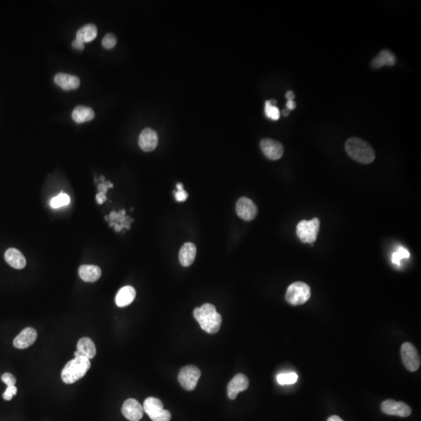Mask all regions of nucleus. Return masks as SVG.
<instances>
[{
	"label": "nucleus",
	"mask_w": 421,
	"mask_h": 421,
	"mask_svg": "<svg viewBox=\"0 0 421 421\" xmlns=\"http://www.w3.org/2000/svg\"><path fill=\"white\" fill-rule=\"evenodd\" d=\"M194 316L201 329L207 333L215 334L220 330L222 317L212 304H205L201 308H195Z\"/></svg>",
	"instance_id": "nucleus-1"
},
{
	"label": "nucleus",
	"mask_w": 421,
	"mask_h": 421,
	"mask_svg": "<svg viewBox=\"0 0 421 421\" xmlns=\"http://www.w3.org/2000/svg\"><path fill=\"white\" fill-rule=\"evenodd\" d=\"M346 151L353 160L362 164H370L375 159V152L371 145L358 137L348 139Z\"/></svg>",
	"instance_id": "nucleus-2"
},
{
	"label": "nucleus",
	"mask_w": 421,
	"mask_h": 421,
	"mask_svg": "<svg viewBox=\"0 0 421 421\" xmlns=\"http://www.w3.org/2000/svg\"><path fill=\"white\" fill-rule=\"evenodd\" d=\"M91 368V361L85 357H75L63 367L61 377L66 384H74L84 377Z\"/></svg>",
	"instance_id": "nucleus-3"
},
{
	"label": "nucleus",
	"mask_w": 421,
	"mask_h": 421,
	"mask_svg": "<svg viewBox=\"0 0 421 421\" xmlns=\"http://www.w3.org/2000/svg\"><path fill=\"white\" fill-rule=\"evenodd\" d=\"M311 297V288L306 283L297 282L287 289L286 301L294 306H299L308 302Z\"/></svg>",
	"instance_id": "nucleus-4"
},
{
	"label": "nucleus",
	"mask_w": 421,
	"mask_h": 421,
	"mask_svg": "<svg viewBox=\"0 0 421 421\" xmlns=\"http://www.w3.org/2000/svg\"><path fill=\"white\" fill-rule=\"evenodd\" d=\"M320 229V220L318 218L310 221L302 220L297 226V235L304 243H313L316 241Z\"/></svg>",
	"instance_id": "nucleus-5"
},
{
	"label": "nucleus",
	"mask_w": 421,
	"mask_h": 421,
	"mask_svg": "<svg viewBox=\"0 0 421 421\" xmlns=\"http://www.w3.org/2000/svg\"><path fill=\"white\" fill-rule=\"evenodd\" d=\"M144 410L153 421H170L172 415L170 411L164 409L163 402L155 397L145 399Z\"/></svg>",
	"instance_id": "nucleus-6"
},
{
	"label": "nucleus",
	"mask_w": 421,
	"mask_h": 421,
	"mask_svg": "<svg viewBox=\"0 0 421 421\" xmlns=\"http://www.w3.org/2000/svg\"><path fill=\"white\" fill-rule=\"evenodd\" d=\"M201 374L200 369L196 366H186L180 370L178 381L184 389L193 391L198 384Z\"/></svg>",
	"instance_id": "nucleus-7"
},
{
	"label": "nucleus",
	"mask_w": 421,
	"mask_h": 421,
	"mask_svg": "<svg viewBox=\"0 0 421 421\" xmlns=\"http://www.w3.org/2000/svg\"><path fill=\"white\" fill-rule=\"evenodd\" d=\"M401 357L405 368L416 371L420 366V357L416 347L410 343H404L401 347Z\"/></svg>",
	"instance_id": "nucleus-8"
},
{
	"label": "nucleus",
	"mask_w": 421,
	"mask_h": 421,
	"mask_svg": "<svg viewBox=\"0 0 421 421\" xmlns=\"http://www.w3.org/2000/svg\"><path fill=\"white\" fill-rule=\"evenodd\" d=\"M236 213L240 219L250 222L257 216V208L251 200L243 197L236 203Z\"/></svg>",
	"instance_id": "nucleus-9"
},
{
	"label": "nucleus",
	"mask_w": 421,
	"mask_h": 421,
	"mask_svg": "<svg viewBox=\"0 0 421 421\" xmlns=\"http://www.w3.org/2000/svg\"><path fill=\"white\" fill-rule=\"evenodd\" d=\"M381 410L384 413L391 416L406 417L411 414V409L407 404L402 402H396L392 399H388L381 403Z\"/></svg>",
	"instance_id": "nucleus-10"
},
{
	"label": "nucleus",
	"mask_w": 421,
	"mask_h": 421,
	"mask_svg": "<svg viewBox=\"0 0 421 421\" xmlns=\"http://www.w3.org/2000/svg\"><path fill=\"white\" fill-rule=\"evenodd\" d=\"M260 149L264 156L270 160H278L284 154V147L280 142L272 139H263L260 143Z\"/></svg>",
	"instance_id": "nucleus-11"
},
{
	"label": "nucleus",
	"mask_w": 421,
	"mask_h": 421,
	"mask_svg": "<svg viewBox=\"0 0 421 421\" xmlns=\"http://www.w3.org/2000/svg\"><path fill=\"white\" fill-rule=\"evenodd\" d=\"M143 406L134 398H128L122 405V413L130 421H140L143 417Z\"/></svg>",
	"instance_id": "nucleus-12"
},
{
	"label": "nucleus",
	"mask_w": 421,
	"mask_h": 421,
	"mask_svg": "<svg viewBox=\"0 0 421 421\" xmlns=\"http://www.w3.org/2000/svg\"><path fill=\"white\" fill-rule=\"evenodd\" d=\"M249 386V380L246 375L238 374L229 381L227 387L228 397L233 400L240 391H245Z\"/></svg>",
	"instance_id": "nucleus-13"
},
{
	"label": "nucleus",
	"mask_w": 421,
	"mask_h": 421,
	"mask_svg": "<svg viewBox=\"0 0 421 421\" xmlns=\"http://www.w3.org/2000/svg\"><path fill=\"white\" fill-rule=\"evenodd\" d=\"M37 338V332L35 329L26 328V329L21 331V333L14 339V346L17 349L24 350V349H26V348L32 346Z\"/></svg>",
	"instance_id": "nucleus-14"
},
{
	"label": "nucleus",
	"mask_w": 421,
	"mask_h": 421,
	"mask_svg": "<svg viewBox=\"0 0 421 421\" xmlns=\"http://www.w3.org/2000/svg\"><path fill=\"white\" fill-rule=\"evenodd\" d=\"M138 143L144 152H152L158 146L159 136L154 129L145 128L139 136Z\"/></svg>",
	"instance_id": "nucleus-15"
},
{
	"label": "nucleus",
	"mask_w": 421,
	"mask_h": 421,
	"mask_svg": "<svg viewBox=\"0 0 421 421\" xmlns=\"http://www.w3.org/2000/svg\"><path fill=\"white\" fill-rule=\"evenodd\" d=\"M54 81L58 87L64 91L76 90L81 85V81L78 77L65 73L56 74L54 77Z\"/></svg>",
	"instance_id": "nucleus-16"
},
{
	"label": "nucleus",
	"mask_w": 421,
	"mask_h": 421,
	"mask_svg": "<svg viewBox=\"0 0 421 421\" xmlns=\"http://www.w3.org/2000/svg\"><path fill=\"white\" fill-rule=\"evenodd\" d=\"M96 354V347L94 342L88 337L81 338L77 345V351L74 353L75 357H83L88 360L94 358Z\"/></svg>",
	"instance_id": "nucleus-17"
},
{
	"label": "nucleus",
	"mask_w": 421,
	"mask_h": 421,
	"mask_svg": "<svg viewBox=\"0 0 421 421\" xmlns=\"http://www.w3.org/2000/svg\"><path fill=\"white\" fill-rule=\"evenodd\" d=\"M5 260L11 267L16 269H23L27 264L23 253L16 248H10L6 251Z\"/></svg>",
	"instance_id": "nucleus-18"
},
{
	"label": "nucleus",
	"mask_w": 421,
	"mask_h": 421,
	"mask_svg": "<svg viewBox=\"0 0 421 421\" xmlns=\"http://www.w3.org/2000/svg\"><path fill=\"white\" fill-rule=\"evenodd\" d=\"M136 297V290L133 287L126 286L119 290L115 297V304L119 308L128 306L134 301Z\"/></svg>",
	"instance_id": "nucleus-19"
},
{
	"label": "nucleus",
	"mask_w": 421,
	"mask_h": 421,
	"mask_svg": "<svg viewBox=\"0 0 421 421\" xmlns=\"http://www.w3.org/2000/svg\"><path fill=\"white\" fill-rule=\"evenodd\" d=\"M197 254V248L192 243H186L180 249L179 259L184 267H189L194 263Z\"/></svg>",
	"instance_id": "nucleus-20"
},
{
	"label": "nucleus",
	"mask_w": 421,
	"mask_h": 421,
	"mask_svg": "<svg viewBox=\"0 0 421 421\" xmlns=\"http://www.w3.org/2000/svg\"><path fill=\"white\" fill-rule=\"evenodd\" d=\"M78 274L83 281L94 283L98 281L101 277V270L98 266L84 264L79 267Z\"/></svg>",
	"instance_id": "nucleus-21"
},
{
	"label": "nucleus",
	"mask_w": 421,
	"mask_h": 421,
	"mask_svg": "<svg viewBox=\"0 0 421 421\" xmlns=\"http://www.w3.org/2000/svg\"><path fill=\"white\" fill-rule=\"evenodd\" d=\"M98 35V28L94 24H87L77 32L76 39L84 43L92 42Z\"/></svg>",
	"instance_id": "nucleus-22"
},
{
	"label": "nucleus",
	"mask_w": 421,
	"mask_h": 421,
	"mask_svg": "<svg viewBox=\"0 0 421 421\" xmlns=\"http://www.w3.org/2000/svg\"><path fill=\"white\" fill-rule=\"evenodd\" d=\"M72 119L77 123H84L92 120L95 116L94 110L90 107L78 105L72 112Z\"/></svg>",
	"instance_id": "nucleus-23"
},
{
	"label": "nucleus",
	"mask_w": 421,
	"mask_h": 421,
	"mask_svg": "<svg viewBox=\"0 0 421 421\" xmlns=\"http://www.w3.org/2000/svg\"><path fill=\"white\" fill-rule=\"evenodd\" d=\"M395 62H396V59L393 53L388 50H383L377 57L374 58L371 65L374 68L378 69L384 67L385 65L394 66Z\"/></svg>",
	"instance_id": "nucleus-24"
},
{
	"label": "nucleus",
	"mask_w": 421,
	"mask_h": 421,
	"mask_svg": "<svg viewBox=\"0 0 421 421\" xmlns=\"http://www.w3.org/2000/svg\"><path fill=\"white\" fill-rule=\"evenodd\" d=\"M276 101L270 100L265 102V114L267 118L272 120H278L280 117L279 109L275 106Z\"/></svg>",
	"instance_id": "nucleus-25"
},
{
	"label": "nucleus",
	"mask_w": 421,
	"mask_h": 421,
	"mask_svg": "<svg viewBox=\"0 0 421 421\" xmlns=\"http://www.w3.org/2000/svg\"><path fill=\"white\" fill-rule=\"evenodd\" d=\"M298 375L295 372L283 373L277 376V381L281 385H288L297 382Z\"/></svg>",
	"instance_id": "nucleus-26"
},
{
	"label": "nucleus",
	"mask_w": 421,
	"mask_h": 421,
	"mask_svg": "<svg viewBox=\"0 0 421 421\" xmlns=\"http://www.w3.org/2000/svg\"><path fill=\"white\" fill-rule=\"evenodd\" d=\"M410 256L409 250L404 248L403 246H399L395 253H392L391 261L396 265H400V261L402 259L409 258Z\"/></svg>",
	"instance_id": "nucleus-27"
},
{
	"label": "nucleus",
	"mask_w": 421,
	"mask_h": 421,
	"mask_svg": "<svg viewBox=\"0 0 421 421\" xmlns=\"http://www.w3.org/2000/svg\"><path fill=\"white\" fill-rule=\"evenodd\" d=\"M70 198L67 194H60L51 201V206L53 208H59L70 204Z\"/></svg>",
	"instance_id": "nucleus-28"
},
{
	"label": "nucleus",
	"mask_w": 421,
	"mask_h": 421,
	"mask_svg": "<svg viewBox=\"0 0 421 421\" xmlns=\"http://www.w3.org/2000/svg\"><path fill=\"white\" fill-rule=\"evenodd\" d=\"M117 43V39L115 37V35L112 33H108L105 35L102 41H101V45L105 48V49H112L116 46Z\"/></svg>",
	"instance_id": "nucleus-29"
},
{
	"label": "nucleus",
	"mask_w": 421,
	"mask_h": 421,
	"mask_svg": "<svg viewBox=\"0 0 421 421\" xmlns=\"http://www.w3.org/2000/svg\"><path fill=\"white\" fill-rule=\"evenodd\" d=\"M177 191L174 192L176 200L179 202H184L187 199L188 194L184 191V186L182 184H177Z\"/></svg>",
	"instance_id": "nucleus-30"
},
{
	"label": "nucleus",
	"mask_w": 421,
	"mask_h": 421,
	"mask_svg": "<svg viewBox=\"0 0 421 421\" xmlns=\"http://www.w3.org/2000/svg\"><path fill=\"white\" fill-rule=\"evenodd\" d=\"M17 392H18V388H17V387L15 386V385L7 387V389H6L5 391H4L3 397H4L5 400L10 401L12 399L13 397H14V395H17Z\"/></svg>",
	"instance_id": "nucleus-31"
},
{
	"label": "nucleus",
	"mask_w": 421,
	"mask_h": 421,
	"mask_svg": "<svg viewBox=\"0 0 421 421\" xmlns=\"http://www.w3.org/2000/svg\"><path fill=\"white\" fill-rule=\"evenodd\" d=\"M2 381L7 384V387L15 385L17 382L16 377L11 373H5L2 375Z\"/></svg>",
	"instance_id": "nucleus-32"
},
{
	"label": "nucleus",
	"mask_w": 421,
	"mask_h": 421,
	"mask_svg": "<svg viewBox=\"0 0 421 421\" xmlns=\"http://www.w3.org/2000/svg\"><path fill=\"white\" fill-rule=\"evenodd\" d=\"M72 46H73L74 49H77V50H83V49H84V44H83L82 42L77 40L76 39L72 42Z\"/></svg>",
	"instance_id": "nucleus-33"
},
{
	"label": "nucleus",
	"mask_w": 421,
	"mask_h": 421,
	"mask_svg": "<svg viewBox=\"0 0 421 421\" xmlns=\"http://www.w3.org/2000/svg\"><path fill=\"white\" fill-rule=\"evenodd\" d=\"M96 200L98 201V204L101 205L102 203L105 202L106 201V198H105V194L103 192L99 193V194H97L96 196Z\"/></svg>",
	"instance_id": "nucleus-34"
},
{
	"label": "nucleus",
	"mask_w": 421,
	"mask_h": 421,
	"mask_svg": "<svg viewBox=\"0 0 421 421\" xmlns=\"http://www.w3.org/2000/svg\"><path fill=\"white\" fill-rule=\"evenodd\" d=\"M297 106V104H296L295 101H287V107L288 108V110H293L294 108H296Z\"/></svg>",
	"instance_id": "nucleus-35"
},
{
	"label": "nucleus",
	"mask_w": 421,
	"mask_h": 421,
	"mask_svg": "<svg viewBox=\"0 0 421 421\" xmlns=\"http://www.w3.org/2000/svg\"><path fill=\"white\" fill-rule=\"evenodd\" d=\"M286 98H287L288 101H294V98H295V94L292 91H288L286 94Z\"/></svg>",
	"instance_id": "nucleus-36"
},
{
	"label": "nucleus",
	"mask_w": 421,
	"mask_h": 421,
	"mask_svg": "<svg viewBox=\"0 0 421 421\" xmlns=\"http://www.w3.org/2000/svg\"><path fill=\"white\" fill-rule=\"evenodd\" d=\"M327 421H343V419H341L339 416H332L328 419Z\"/></svg>",
	"instance_id": "nucleus-37"
},
{
	"label": "nucleus",
	"mask_w": 421,
	"mask_h": 421,
	"mask_svg": "<svg viewBox=\"0 0 421 421\" xmlns=\"http://www.w3.org/2000/svg\"><path fill=\"white\" fill-rule=\"evenodd\" d=\"M283 115H286V116H287V115H289V113H290V112H289L288 109H284V110H283Z\"/></svg>",
	"instance_id": "nucleus-38"
}]
</instances>
